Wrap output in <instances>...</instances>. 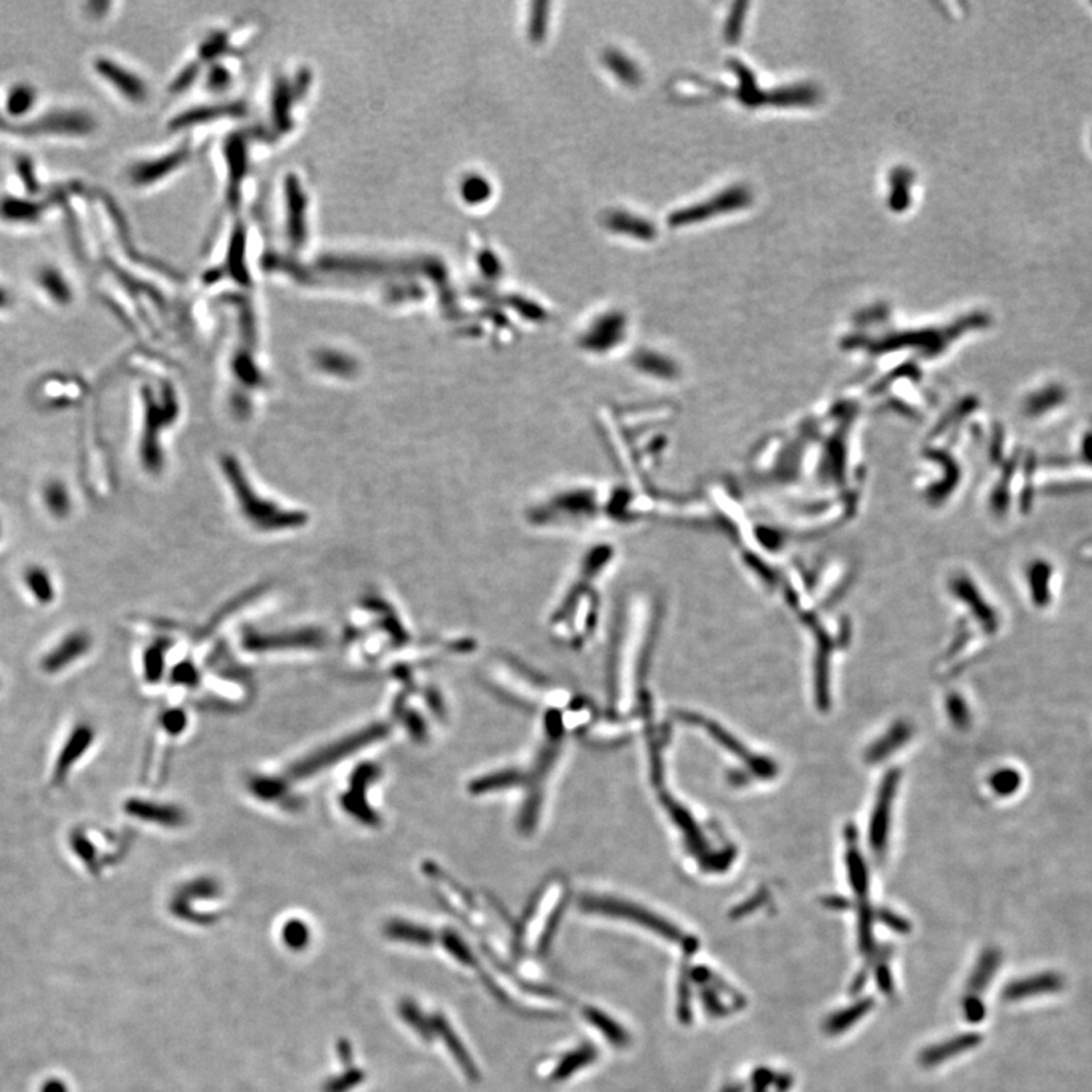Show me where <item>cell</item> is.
Masks as SVG:
<instances>
[{"instance_id": "4fadbf2b", "label": "cell", "mask_w": 1092, "mask_h": 1092, "mask_svg": "<svg viewBox=\"0 0 1092 1092\" xmlns=\"http://www.w3.org/2000/svg\"><path fill=\"white\" fill-rule=\"evenodd\" d=\"M40 282L42 289L51 294V297L58 304H67L71 301V290L56 270L52 269L42 270Z\"/></svg>"}, {"instance_id": "30bf717a", "label": "cell", "mask_w": 1092, "mask_h": 1092, "mask_svg": "<svg viewBox=\"0 0 1092 1092\" xmlns=\"http://www.w3.org/2000/svg\"><path fill=\"white\" fill-rule=\"evenodd\" d=\"M1032 575H1030V597L1032 601L1037 605V609H1045L1051 601L1050 595V576L1051 566L1047 563L1044 564H1033L1032 566Z\"/></svg>"}, {"instance_id": "7c38bea8", "label": "cell", "mask_w": 1092, "mask_h": 1092, "mask_svg": "<svg viewBox=\"0 0 1092 1092\" xmlns=\"http://www.w3.org/2000/svg\"><path fill=\"white\" fill-rule=\"evenodd\" d=\"M34 102H35L34 88L28 87V85H17L14 88H11L10 93H8L6 110L11 115L18 117V115L29 111L32 108Z\"/></svg>"}, {"instance_id": "ba28073f", "label": "cell", "mask_w": 1092, "mask_h": 1092, "mask_svg": "<svg viewBox=\"0 0 1092 1092\" xmlns=\"http://www.w3.org/2000/svg\"><path fill=\"white\" fill-rule=\"evenodd\" d=\"M981 1037L976 1033H966V1035L952 1037L948 1042H944L940 1045L932 1047V1049L924 1051L923 1064L938 1065L940 1062H945V1061L954 1058L956 1054H961V1053H965V1051L977 1047L981 1044Z\"/></svg>"}, {"instance_id": "8fae6325", "label": "cell", "mask_w": 1092, "mask_h": 1092, "mask_svg": "<svg viewBox=\"0 0 1092 1092\" xmlns=\"http://www.w3.org/2000/svg\"><path fill=\"white\" fill-rule=\"evenodd\" d=\"M38 205H32L26 200H17V199H5L0 202V216L6 220L11 222H29L35 220L40 216Z\"/></svg>"}, {"instance_id": "2e32d148", "label": "cell", "mask_w": 1092, "mask_h": 1092, "mask_svg": "<svg viewBox=\"0 0 1092 1092\" xmlns=\"http://www.w3.org/2000/svg\"><path fill=\"white\" fill-rule=\"evenodd\" d=\"M964 1010H965L968 1021L977 1022L981 1021V1018H985V1005L976 997H968V1000L964 1005Z\"/></svg>"}, {"instance_id": "7a4b0ae2", "label": "cell", "mask_w": 1092, "mask_h": 1092, "mask_svg": "<svg viewBox=\"0 0 1092 1092\" xmlns=\"http://www.w3.org/2000/svg\"><path fill=\"white\" fill-rule=\"evenodd\" d=\"M96 739V730L88 722H78L71 727L56 753L51 770V787H61L71 777V770L84 758Z\"/></svg>"}, {"instance_id": "277c9868", "label": "cell", "mask_w": 1092, "mask_h": 1092, "mask_svg": "<svg viewBox=\"0 0 1092 1092\" xmlns=\"http://www.w3.org/2000/svg\"><path fill=\"white\" fill-rule=\"evenodd\" d=\"M1064 977L1058 973H1039L1021 981H1012L1003 989V998L1008 1001H1021L1037 995L1054 994L1062 991Z\"/></svg>"}, {"instance_id": "e0dca14e", "label": "cell", "mask_w": 1092, "mask_h": 1092, "mask_svg": "<svg viewBox=\"0 0 1092 1092\" xmlns=\"http://www.w3.org/2000/svg\"><path fill=\"white\" fill-rule=\"evenodd\" d=\"M8 305H10V297H8V294H6L5 290L0 289V309H3L5 307H8Z\"/></svg>"}, {"instance_id": "5b68a950", "label": "cell", "mask_w": 1092, "mask_h": 1092, "mask_svg": "<svg viewBox=\"0 0 1092 1092\" xmlns=\"http://www.w3.org/2000/svg\"><path fill=\"white\" fill-rule=\"evenodd\" d=\"M123 809L131 818L143 823H152L163 827H180L184 823V813L178 807L160 803L156 804L151 799H127Z\"/></svg>"}, {"instance_id": "5bb4252c", "label": "cell", "mask_w": 1092, "mask_h": 1092, "mask_svg": "<svg viewBox=\"0 0 1092 1092\" xmlns=\"http://www.w3.org/2000/svg\"><path fill=\"white\" fill-rule=\"evenodd\" d=\"M868 1009L869 1003H867V1005L860 1003V1005H857L855 1008L842 1010V1012L836 1013V1015H833V1017L828 1020V1022H827V1030L831 1032V1033H840L842 1030L851 1027L860 1017H863V1015L868 1012Z\"/></svg>"}, {"instance_id": "8992f818", "label": "cell", "mask_w": 1092, "mask_h": 1092, "mask_svg": "<svg viewBox=\"0 0 1092 1092\" xmlns=\"http://www.w3.org/2000/svg\"><path fill=\"white\" fill-rule=\"evenodd\" d=\"M23 584L28 588L34 601L38 602L40 605H51L55 601L54 578L42 564H29L23 572Z\"/></svg>"}, {"instance_id": "ac0fdd59", "label": "cell", "mask_w": 1092, "mask_h": 1092, "mask_svg": "<svg viewBox=\"0 0 1092 1092\" xmlns=\"http://www.w3.org/2000/svg\"><path fill=\"white\" fill-rule=\"evenodd\" d=\"M0 539H2V520H0Z\"/></svg>"}, {"instance_id": "3957f363", "label": "cell", "mask_w": 1092, "mask_h": 1092, "mask_svg": "<svg viewBox=\"0 0 1092 1092\" xmlns=\"http://www.w3.org/2000/svg\"><path fill=\"white\" fill-rule=\"evenodd\" d=\"M91 644V636L87 631H71L42 654L40 669L46 675L63 673L88 654Z\"/></svg>"}, {"instance_id": "9c48e42d", "label": "cell", "mask_w": 1092, "mask_h": 1092, "mask_svg": "<svg viewBox=\"0 0 1092 1092\" xmlns=\"http://www.w3.org/2000/svg\"><path fill=\"white\" fill-rule=\"evenodd\" d=\"M1000 964H1001V954H1000V952H997V950H986V952H983L981 956V959H979V962H977V965H976L974 971H973L971 979H969V985H968L969 989H971L973 993H981V991H985V989L989 986V983L993 981V977L997 974V969H998Z\"/></svg>"}, {"instance_id": "9a60e30c", "label": "cell", "mask_w": 1092, "mask_h": 1092, "mask_svg": "<svg viewBox=\"0 0 1092 1092\" xmlns=\"http://www.w3.org/2000/svg\"><path fill=\"white\" fill-rule=\"evenodd\" d=\"M1018 783H1020V777L1015 770H1005V772L997 775V779L994 780V787H997V791H1000L1001 794H1010V792L1017 791Z\"/></svg>"}, {"instance_id": "6da1fadb", "label": "cell", "mask_w": 1092, "mask_h": 1092, "mask_svg": "<svg viewBox=\"0 0 1092 1092\" xmlns=\"http://www.w3.org/2000/svg\"><path fill=\"white\" fill-rule=\"evenodd\" d=\"M386 727L384 726H370L364 730H360L357 733H350L348 736L337 739L336 742L328 743L313 754L302 757L299 762H296L290 768V775H293L296 780H304L309 779L314 774H319L322 770L333 768L337 762L346 760L348 757L355 754L357 751L367 748L369 745L377 742L381 738L386 736Z\"/></svg>"}, {"instance_id": "52a82bcc", "label": "cell", "mask_w": 1092, "mask_h": 1092, "mask_svg": "<svg viewBox=\"0 0 1092 1092\" xmlns=\"http://www.w3.org/2000/svg\"><path fill=\"white\" fill-rule=\"evenodd\" d=\"M42 499L52 518L66 519L71 513V491L59 478H51L44 483Z\"/></svg>"}]
</instances>
